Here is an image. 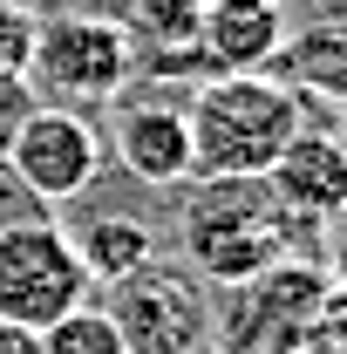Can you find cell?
Instances as JSON below:
<instances>
[{"label": "cell", "instance_id": "13", "mask_svg": "<svg viewBox=\"0 0 347 354\" xmlns=\"http://www.w3.org/2000/svg\"><path fill=\"white\" fill-rule=\"evenodd\" d=\"M41 354H130V341H123V327L109 320V307H75L62 313L55 327H41Z\"/></svg>", "mask_w": 347, "mask_h": 354}, {"label": "cell", "instance_id": "6", "mask_svg": "<svg viewBox=\"0 0 347 354\" xmlns=\"http://www.w3.org/2000/svg\"><path fill=\"white\" fill-rule=\"evenodd\" d=\"M109 320L123 327L130 354H191L212 327L205 300H198V279L191 272H157V266H143L136 279L116 286Z\"/></svg>", "mask_w": 347, "mask_h": 354}, {"label": "cell", "instance_id": "3", "mask_svg": "<svg viewBox=\"0 0 347 354\" xmlns=\"http://www.w3.org/2000/svg\"><path fill=\"white\" fill-rule=\"evenodd\" d=\"M28 75L62 102V109H102L116 102L136 75V48L109 14H48L35 28V62Z\"/></svg>", "mask_w": 347, "mask_h": 354}, {"label": "cell", "instance_id": "2", "mask_svg": "<svg viewBox=\"0 0 347 354\" xmlns=\"http://www.w3.org/2000/svg\"><path fill=\"white\" fill-rule=\"evenodd\" d=\"M184 252H191V279H218V286H245L286 259V212L265 191V177H198V198H184L177 212Z\"/></svg>", "mask_w": 347, "mask_h": 354}, {"label": "cell", "instance_id": "1", "mask_svg": "<svg viewBox=\"0 0 347 354\" xmlns=\"http://www.w3.org/2000/svg\"><path fill=\"white\" fill-rule=\"evenodd\" d=\"M184 123H191L198 177H265L279 150L306 130L300 88L272 75H212L198 102H184Z\"/></svg>", "mask_w": 347, "mask_h": 354}, {"label": "cell", "instance_id": "14", "mask_svg": "<svg viewBox=\"0 0 347 354\" xmlns=\"http://www.w3.org/2000/svg\"><path fill=\"white\" fill-rule=\"evenodd\" d=\"M35 14L21 0H0V82H28V62H35Z\"/></svg>", "mask_w": 347, "mask_h": 354}, {"label": "cell", "instance_id": "8", "mask_svg": "<svg viewBox=\"0 0 347 354\" xmlns=\"http://www.w3.org/2000/svg\"><path fill=\"white\" fill-rule=\"evenodd\" d=\"M265 191L279 198V212L286 218H347V143L327 130H300L286 150H279V164L265 171Z\"/></svg>", "mask_w": 347, "mask_h": 354}, {"label": "cell", "instance_id": "18", "mask_svg": "<svg viewBox=\"0 0 347 354\" xmlns=\"http://www.w3.org/2000/svg\"><path fill=\"white\" fill-rule=\"evenodd\" d=\"M341 143H347V123H341Z\"/></svg>", "mask_w": 347, "mask_h": 354}, {"label": "cell", "instance_id": "15", "mask_svg": "<svg viewBox=\"0 0 347 354\" xmlns=\"http://www.w3.org/2000/svg\"><path fill=\"white\" fill-rule=\"evenodd\" d=\"M35 109V88L28 82H0V177H7V143L21 130V116Z\"/></svg>", "mask_w": 347, "mask_h": 354}, {"label": "cell", "instance_id": "11", "mask_svg": "<svg viewBox=\"0 0 347 354\" xmlns=\"http://www.w3.org/2000/svg\"><path fill=\"white\" fill-rule=\"evenodd\" d=\"M68 245H75V259H82L88 286H123V279H136L143 266H157V239H150L143 218H130V212L88 218Z\"/></svg>", "mask_w": 347, "mask_h": 354}, {"label": "cell", "instance_id": "16", "mask_svg": "<svg viewBox=\"0 0 347 354\" xmlns=\"http://www.w3.org/2000/svg\"><path fill=\"white\" fill-rule=\"evenodd\" d=\"M0 354H41V334H35V327H14V320H0Z\"/></svg>", "mask_w": 347, "mask_h": 354}, {"label": "cell", "instance_id": "4", "mask_svg": "<svg viewBox=\"0 0 347 354\" xmlns=\"http://www.w3.org/2000/svg\"><path fill=\"white\" fill-rule=\"evenodd\" d=\"M82 300H88V272L62 225H48V218L0 225V320L41 334L62 313H75Z\"/></svg>", "mask_w": 347, "mask_h": 354}, {"label": "cell", "instance_id": "9", "mask_svg": "<svg viewBox=\"0 0 347 354\" xmlns=\"http://www.w3.org/2000/svg\"><path fill=\"white\" fill-rule=\"evenodd\" d=\"M116 164L136 177V184H157V191H177L191 184L198 164H191V123L177 102H130L116 116Z\"/></svg>", "mask_w": 347, "mask_h": 354}, {"label": "cell", "instance_id": "12", "mask_svg": "<svg viewBox=\"0 0 347 354\" xmlns=\"http://www.w3.org/2000/svg\"><path fill=\"white\" fill-rule=\"evenodd\" d=\"M279 62H286V75H293L286 88L347 102V28H300V35H286Z\"/></svg>", "mask_w": 347, "mask_h": 354}, {"label": "cell", "instance_id": "17", "mask_svg": "<svg viewBox=\"0 0 347 354\" xmlns=\"http://www.w3.org/2000/svg\"><path fill=\"white\" fill-rule=\"evenodd\" d=\"M327 272L341 279V293H347V232H341V239H334V252H327Z\"/></svg>", "mask_w": 347, "mask_h": 354}, {"label": "cell", "instance_id": "5", "mask_svg": "<svg viewBox=\"0 0 347 354\" xmlns=\"http://www.w3.org/2000/svg\"><path fill=\"white\" fill-rule=\"evenodd\" d=\"M109 164V143L95 130V116L62 109V102H35L21 116V130L7 143V177L35 198V205H68Z\"/></svg>", "mask_w": 347, "mask_h": 354}, {"label": "cell", "instance_id": "10", "mask_svg": "<svg viewBox=\"0 0 347 354\" xmlns=\"http://www.w3.org/2000/svg\"><path fill=\"white\" fill-rule=\"evenodd\" d=\"M198 14H205V0H123L116 28L130 35L136 68L177 75V68H205V55H198Z\"/></svg>", "mask_w": 347, "mask_h": 354}, {"label": "cell", "instance_id": "7", "mask_svg": "<svg viewBox=\"0 0 347 354\" xmlns=\"http://www.w3.org/2000/svg\"><path fill=\"white\" fill-rule=\"evenodd\" d=\"M286 7L279 0H205L198 14V55L212 75H265L286 48Z\"/></svg>", "mask_w": 347, "mask_h": 354}]
</instances>
